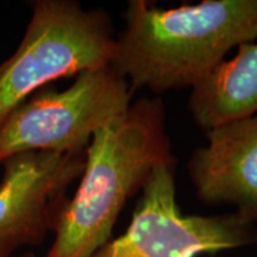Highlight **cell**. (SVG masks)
<instances>
[{
  "label": "cell",
  "instance_id": "obj_1",
  "mask_svg": "<svg viewBox=\"0 0 257 257\" xmlns=\"http://www.w3.org/2000/svg\"><path fill=\"white\" fill-rule=\"evenodd\" d=\"M110 66L130 91L193 88L234 47L257 40V0H204L160 10L127 2Z\"/></svg>",
  "mask_w": 257,
  "mask_h": 257
},
{
  "label": "cell",
  "instance_id": "obj_2",
  "mask_svg": "<svg viewBox=\"0 0 257 257\" xmlns=\"http://www.w3.org/2000/svg\"><path fill=\"white\" fill-rule=\"evenodd\" d=\"M160 165H176L160 98L131 102L93 135L73 198L61 211L47 257H92L112 238L124 205Z\"/></svg>",
  "mask_w": 257,
  "mask_h": 257
},
{
  "label": "cell",
  "instance_id": "obj_3",
  "mask_svg": "<svg viewBox=\"0 0 257 257\" xmlns=\"http://www.w3.org/2000/svg\"><path fill=\"white\" fill-rule=\"evenodd\" d=\"M117 38L110 15L70 0H38L21 43L0 63V125L61 78L110 66Z\"/></svg>",
  "mask_w": 257,
  "mask_h": 257
},
{
  "label": "cell",
  "instance_id": "obj_4",
  "mask_svg": "<svg viewBox=\"0 0 257 257\" xmlns=\"http://www.w3.org/2000/svg\"><path fill=\"white\" fill-rule=\"evenodd\" d=\"M133 92L111 66L79 74L68 88L44 87L0 125V163L24 153H85L93 135L123 114Z\"/></svg>",
  "mask_w": 257,
  "mask_h": 257
},
{
  "label": "cell",
  "instance_id": "obj_5",
  "mask_svg": "<svg viewBox=\"0 0 257 257\" xmlns=\"http://www.w3.org/2000/svg\"><path fill=\"white\" fill-rule=\"evenodd\" d=\"M175 167H156L127 230L92 257H198L257 244L256 225L234 211L182 214L176 202Z\"/></svg>",
  "mask_w": 257,
  "mask_h": 257
},
{
  "label": "cell",
  "instance_id": "obj_6",
  "mask_svg": "<svg viewBox=\"0 0 257 257\" xmlns=\"http://www.w3.org/2000/svg\"><path fill=\"white\" fill-rule=\"evenodd\" d=\"M85 153H24L2 163L0 257L40 245L48 231H54L69 199L67 189L82 175Z\"/></svg>",
  "mask_w": 257,
  "mask_h": 257
},
{
  "label": "cell",
  "instance_id": "obj_7",
  "mask_svg": "<svg viewBox=\"0 0 257 257\" xmlns=\"http://www.w3.org/2000/svg\"><path fill=\"white\" fill-rule=\"evenodd\" d=\"M206 137L187 165L197 197L211 206H233L257 225V114L211 128Z\"/></svg>",
  "mask_w": 257,
  "mask_h": 257
},
{
  "label": "cell",
  "instance_id": "obj_8",
  "mask_svg": "<svg viewBox=\"0 0 257 257\" xmlns=\"http://www.w3.org/2000/svg\"><path fill=\"white\" fill-rule=\"evenodd\" d=\"M188 110L205 131L257 114V40L237 47L232 59L192 88Z\"/></svg>",
  "mask_w": 257,
  "mask_h": 257
},
{
  "label": "cell",
  "instance_id": "obj_9",
  "mask_svg": "<svg viewBox=\"0 0 257 257\" xmlns=\"http://www.w3.org/2000/svg\"><path fill=\"white\" fill-rule=\"evenodd\" d=\"M22 257H35V255H34V253L29 252V253H25V255H23Z\"/></svg>",
  "mask_w": 257,
  "mask_h": 257
}]
</instances>
